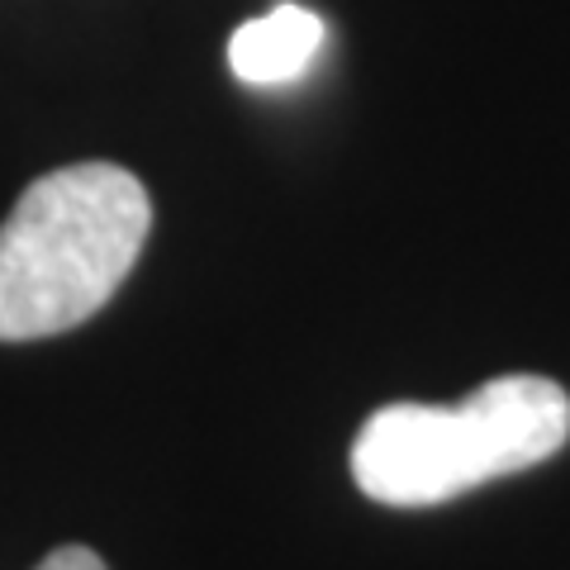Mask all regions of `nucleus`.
Wrapping results in <instances>:
<instances>
[{"instance_id": "obj_2", "label": "nucleus", "mask_w": 570, "mask_h": 570, "mask_svg": "<svg viewBox=\"0 0 570 570\" xmlns=\"http://www.w3.org/2000/svg\"><path fill=\"white\" fill-rule=\"evenodd\" d=\"M570 442V395L547 376H499L461 404H385L352 442L356 490L390 509H428L519 475Z\"/></svg>"}, {"instance_id": "obj_1", "label": "nucleus", "mask_w": 570, "mask_h": 570, "mask_svg": "<svg viewBox=\"0 0 570 570\" xmlns=\"http://www.w3.org/2000/svg\"><path fill=\"white\" fill-rule=\"evenodd\" d=\"M148 228L153 200L134 171L77 163L39 176L0 224V343H33L100 314Z\"/></svg>"}, {"instance_id": "obj_4", "label": "nucleus", "mask_w": 570, "mask_h": 570, "mask_svg": "<svg viewBox=\"0 0 570 570\" xmlns=\"http://www.w3.org/2000/svg\"><path fill=\"white\" fill-rule=\"evenodd\" d=\"M33 570H110V566H105L91 547H58V551H48Z\"/></svg>"}, {"instance_id": "obj_3", "label": "nucleus", "mask_w": 570, "mask_h": 570, "mask_svg": "<svg viewBox=\"0 0 570 570\" xmlns=\"http://www.w3.org/2000/svg\"><path fill=\"white\" fill-rule=\"evenodd\" d=\"M324 43V20L305 6H276L262 20H247L228 39V67L247 86L295 81Z\"/></svg>"}]
</instances>
